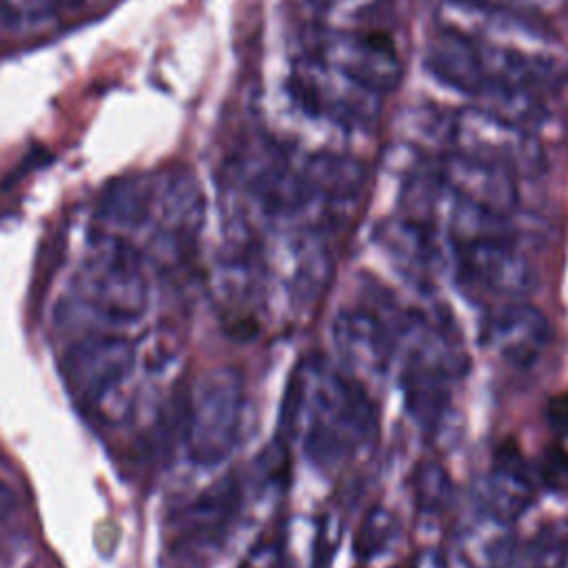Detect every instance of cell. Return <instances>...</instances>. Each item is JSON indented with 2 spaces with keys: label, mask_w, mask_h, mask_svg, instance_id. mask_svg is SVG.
Wrapping results in <instances>:
<instances>
[{
  "label": "cell",
  "mask_w": 568,
  "mask_h": 568,
  "mask_svg": "<svg viewBox=\"0 0 568 568\" xmlns=\"http://www.w3.org/2000/svg\"><path fill=\"white\" fill-rule=\"evenodd\" d=\"M69 300L102 331L140 322L149 306L142 255L120 237L95 235L71 277Z\"/></svg>",
  "instance_id": "2"
},
{
  "label": "cell",
  "mask_w": 568,
  "mask_h": 568,
  "mask_svg": "<svg viewBox=\"0 0 568 568\" xmlns=\"http://www.w3.org/2000/svg\"><path fill=\"white\" fill-rule=\"evenodd\" d=\"M486 339L501 359L526 368L546 348L550 339V322L537 306L515 300L490 313Z\"/></svg>",
  "instance_id": "11"
},
{
  "label": "cell",
  "mask_w": 568,
  "mask_h": 568,
  "mask_svg": "<svg viewBox=\"0 0 568 568\" xmlns=\"http://www.w3.org/2000/svg\"><path fill=\"white\" fill-rule=\"evenodd\" d=\"M240 568H277V544L266 541L253 548V552L240 564Z\"/></svg>",
  "instance_id": "24"
},
{
  "label": "cell",
  "mask_w": 568,
  "mask_h": 568,
  "mask_svg": "<svg viewBox=\"0 0 568 568\" xmlns=\"http://www.w3.org/2000/svg\"><path fill=\"white\" fill-rule=\"evenodd\" d=\"M153 191L146 178H122L109 184L100 202V215L115 226H138L151 215Z\"/></svg>",
  "instance_id": "18"
},
{
  "label": "cell",
  "mask_w": 568,
  "mask_h": 568,
  "mask_svg": "<svg viewBox=\"0 0 568 568\" xmlns=\"http://www.w3.org/2000/svg\"><path fill=\"white\" fill-rule=\"evenodd\" d=\"M379 244L413 273H428L437 262L433 229L408 215L390 217L377 226Z\"/></svg>",
  "instance_id": "16"
},
{
  "label": "cell",
  "mask_w": 568,
  "mask_h": 568,
  "mask_svg": "<svg viewBox=\"0 0 568 568\" xmlns=\"http://www.w3.org/2000/svg\"><path fill=\"white\" fill-rule=\"evenodd\" d=\"M335 346L353 373H384L393 355V333L379 313L342 311L333 324Z\"/></svg>",
  "instance_id": "13"
},
{
  "label": "cell",
  "mask_w": 568,
  "mask_h": 568,
  "mask_svg": "<svg viewBox=\"0 0 568 568\" xmlns=\"http://www.w3.org/2000/svg\"><path fill=\"white\" fill-rule=\"evenodd\" d=\"M308 36L306 53L311 58L333 67L373 93L393 91L402 80V62L395 44L384 33L311 29Z\"/></svg>",
  "instance_id": "6"
},
{
  "label": "cell",
  "mask_w": 568,
  "mask_h": 568,
  "mask_svg": "<svg viewBox=\"0 0 568 568\" xmlns=\"http://www.w3.org/2000/svg\"><path fill=\"white\" fill-rule=\"evenodd\" d=\"M435 175L444 191L479 211L506 217L517 204L515 175L493 162L450 151L437 162Z\"/></svg>",
  "instance_id": "9"
},
{
  "label": "cell",
  "mask_w": 568,
  "mask_h": 568,
  "mask_svg": "<svg viewBox=\"0 0 568 568\" xmlns=\"http://www.w3.org/2000/svg\"><path fill=\"white\" fill-rule=\"evenodd\" d=\"M462 271L477 284L504 295H521L535 284L528 262L513 248L508 235H486L455 242Z\"/></svg>",
  "instance_id": "10"
},
{
  "label": "cell",
  "mask_w": 568,
  "mask_h": 568,
  "mask_svg": "<svg viewBox=\"0 0 568 568\" xmlns=\"http://www.w3.org/2000/svg\"><path fill=\"white\" fill-rule=\"evenodd\" d=\"M539 479L550 488L568 486V453L561 446H548L539 462Z\"/></svg>",
  "instance_id": "22"
},
{
  "label": "cell",
  "mask_w": 568,
  "mask_h": 568,
  "mask_svg": "<svg viewBox=\"0 0 568 568\" xmlns=\"http://www.w3.org/2000/svg\"><path fill=\"white\" fill-rule=\"evenodd\" d=\"M406 406L422 426H433L448 404V375L413 364L404 375Z\"/></svg>",
  "instance_id": "19"
},
{
  "label": "cell",
  "mask_w": 568,
  "mask_h": 568,
  "mask_svg": "<svg viewBox=\"0 0 568 568\" xmlns=\"http://www.w3.org/2000/svg\"><path fill=\"white\" fill-rule=\"evenodd\" d=\"M244 388L235 368L206 371L193 386L184 410V444L197 466L222 464L240 433Z\"/></svg>",
  "instance_id": "3"
},
{
  "label": "cell",
  "mask_w": 568,
  "mask_h": 568,
  "mask_svg": "<svg viewBox=\"0 0 568 568\" xmlns=\"http://www.w3.org/2000/svg\"><path fill=\"white\" fill-rule=\"evenodd\" d=\"M304 182L308 184L313 197H326L346 202L357 197L366 184V169L362 162L339 153H317L308 158L304 171Z\"/></svg>",
  "instance_id": "17"
},
{
  "label": "cell",
  "mask_w": 568,
  "mask_h": 568,
  "mask_svg": "<svg viewBox=\"0 0 568 568\" xmlns=\"http://www.w3.org/2000/svg\"><path fill=\"white\" fill-rule=\"evenodd\" d=\"M488 517L504 524L519 517L532 499V479L517 450H501L477 488Z\"/></svg>",
  "instance_id": "15"
},
{
  "label": "cell",
  "mask_w": 568,
  "mask_h": 568,
  "mask_svg": "<svg viewBox=\"0 0 568 568\" xmlns=\"http://www.w3.org/2000/svg\"><path fill=\"white\" fill-rule=\"evenodd\" d=\"M453 484L444 466L437 462H424L415 475V501L424 513H442L450 504Z\"/></svg>",
  "instance_id": "20"
},
{
  "label": "cell",
  "mask_w": 568,
  "mask_h": 568,
  "mask_svg": "<svg viewBox=\"0 0 568 568\" xmlns=\"http://www.w3.org/2000/svg\"><path fill=\"white\" fill-rule=\"evenodd\" d=\"M424 62L435 80L459 93L481 95L488 87V69L481 47L457 29H437L426 44Z\"/></svg>",
  "instance_id": "12"
},
{
  "label": "cell",
  "mask_w": 568,
  "mask_h": 568,
  "mask_svg": "<svg viewBox=\"0 0 568 568\" xmlns=\"http://www.w3.org/2000/svg\"><path fill=\"white\" fill-rule=\"evenodd\" d=\"M337 71L311 55L295 60L293 62V71L288 75L286 89L288 95L293 98V102L306 111L308 115L315 118H331L337 122H364L375 118L377 106H375V98L377 93L353 84L348 87L353 80L344 82L346 75L342 78V82L337 80Z\"/></svg>",
  "instance_id": "7"
},
{
  "label": "cell",
  "mask_w": 568,
  "mask_h": 568,
  "mask_svg": "<svg viewBox=\"0 0 568 568\" xmlns=\"http://www.w3.org/2000/svg\"><path fill=\"white\" fill-rule=\"evenodd\" d=\"M135 344L118 331H93L80 337L62 359L69 393L89 410L111 402L133 375Z\"/></svg>",
  "instance_id": "4"
},
{
  "label": "cell",
  "mask_w": 568,
  "mask_h": 568,
  "mask_svg": "<svg viewBox=\"0 0 568 568\" xmlns=\"http://www.w3.org/2000/svg\"><path fill=\"white\" fill-rule=\"evenodd\" d=\"M300 430L313 462L335 464L373 435V406L357 382L311 362L293 373L280 417L282 435Z\"/></svg>",
  "instance_id": "1"
},
{
  "label": "cell",
  "mask_w": 568,
  "mask_h": 568,
  "mask_svg": "<svg viewBox=\"0 0 568 568\" xmlns=\"http://www.w3.org/2000/svg\"><path fill=\"white\" fill-rule=\"evenodd\" d=\"M16 510V495L13 490L0 479V526L9 519V515Z\"/></svg>",
  "instance_id": "25"
},
{
  "label": "cell",
  "mask_w": 568,
  "mask_h": 568,
  "mask_svg": "<svg viewBox=\"0 0 568 568\" xmlns=\"http://www.w3.org/2000/svg\"><path fill=\"white\" fill-rule=\"evenodd\" d=\"M240 504V488L233 477H224L197 495L175 519L178 548H200L217 539L233 519Z\"/></svg>",
  "instance_id": "14"
},
{
  "label": "cell",
  "mask_w": 568,
  "mask_h": 568,
  "mask_svg": "<svg viewBox=\"0 0 568 568\" xmlns=\"http://www.w3.org/2000/svg\"><path fill=\"white\" fill-rule=\"evenodd\" d=\"M393 530H395V521L386 510H379V508L371 510L362 524V530L357 537V550L364 552V557L379 552L390 539Z\"/></svg>",
  "instance_id": "21"
},
{
  "label": "cell",
  "mask_w": 568,
  "mask_h": 568,
  "mask_svg": "<svg viewBox=\"0 0 568 568\" xmlns=\"http://www.w3.org/2000/svg\"><path fill=\"white\" fill-rule=\"evenodd\" d=\"M450 140L453 151L504 166L513 175L539 173L544 164L532 133L484 106L459 109L450 122Z\"/></svg>",
  "instance_id": "5"
},
{
  "label": "cell",
  "mask_w": 568,
  "mask_h": 568,
  "mask_svg": "<svg viewBox=\"0 0 568 568\" xmlns=\"http://www.w3.org/2000/svg\"><path fill=\"white\" fill-rule=\"evenodd\" d=\"M313 4H317L320 9H331V7H335V4H339V2H344V0H311Z\"/></svg>",
  "instance_id": "26"
},
{
  "label": "cell",
  "mask_w": 568,
  "mask_h": 568,
  "mask_svg": "<svg viewBox=\"0 0 568 568\" xmlns=\"http://www.w3.org/2000/svg\"><path fill=\"white\" fill-rule=\"evenodd\" d=\"M204 191L189 169L173 171L155 186L151 206V215L158 220L155 242L171 264H184L191 260L195 240L204 224Z\"/></svg>",
  "instance_id": "8"
},
{
  "label": "cell",
  "mask_w": 568,
  "mask_h": 568,
  "mask_svg": "<svg viewBox=\"0 0 568 568\" xmlns=\"http://www.w3.org/2000/svg\"><path fill=\"white\" fill-rule=\"evenodd\" d=\"M546 424L559 437H568V390L552 395L544 408Z\"/></svg>",
  "instance_id": "23"
}]
</instances>
